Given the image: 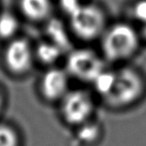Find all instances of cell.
<instances>
[{"label": "cell", "mask_w": 146, "mask_h": 146, "mask_svg": "<svg viewBox=\"0 0 146 146\" xmlns=\"http://www.w3.org/2000/svg\"><path fill=\"white\" fill-rule=\"evenodd\" d=\"M110 112L129 111L146 99V73L135 63L108 66L90 87Z\"/></svg>", "instance_id": "obj_1"}, {"label": "cell", "mask_w": 146, "mask_h": 146, "mask_svg": "<svg viewBox=\"0 0 146 146\" xmlns=\"http://www.w3.org/2000/svg\"><path fill=\"white\" fill-rule=\"evenodd\" d=\"M96 48L109 66L132 63L144 48L138 27L126 18L112 20Z\"/></svg>", "instance_id": "obj_2"}, {"label": "cell", "mask_w": 146, "mask_h": 146, "mask_svg": "<svg viewBox=\"0 0 146 146\" xmlns=\"http://www.w3.org/2000/svg\"><path fill=\"white\" fill-rule=\"evenodd\" d=\"M76 45L96 46L111 22L107 9L101 2L87 0L64 18Z\"/></svg>", "instance_id": "obj_3"}, {"label": "cell", "mask_w": 146, "mask_h": 146, "mask_svg": "<svg viewBox=\"0 0 146 146\" xmlns=\"http://www.w3.org/2000/svg\"><path fill=\"white\" fill-rule=\"evenodd\" d=\"M62 65L73 82L90 88L109 66L92 45H74L66 52Z\"/></svg>", "instance_id": "obj_4"}, {"label": "cell", "mask_w": 146, "mask_h": 146, "mask_svg": "<svg viewBox=\"0 0 146 146\" xmlns=\"http://www.w3.org/2000/svg\"><path fill=\"white\" fill-rule=\"evenodd\" d=\"M100 102L90 87H72L56 106L60 120L71 129L86 124L97 118Z\"/></svg>", "instance_id": "obj_5"}, {"label": "cell", "mask_w": 146, "mask_h": 146, "mask_svg": "<svg viewBox=\"0 0 146 146\" xmlns=\"http://www.w3.org/2000/svg\"><path fill=\"white\" fill-rule=\"evenodd\" d=\"M73 81L62 65L45 68L39 77V97L48 104L57 106L73 87Z\"/></svg>", "instance_id": "obj_6"}, {"label": "cell", "mask_w": 146, "mask_h": 146, "mask_svg": "<svg viewBox=\"0 0 146 146\" xmlns=\"http://www.w3.org/2000/svg\"><path fill=\"white\" fill-rule=\"evenodd\" d=\"M7 67L13 74L23 76L33 69L35 62V47L25 38H15L5 51Z\"/></svg>", "instance_id": "obj_7"}, {"label": "cell", "mask_w": 146, "mask_h": 146, "mask_svg": "<svg viewBox=\"0 0 146 146\" xmlns=\"http://www.w3.org/2000/svg\"><path fill=\"white\" fill-rule=\"evenodd\" d=\"M20 10L24 18L35 23H47L56 16V0H20Z\"/></svg>", "instance_id": "obj_8"}, {"label": "cell", "mask_w": 146, "mask_h": 146, "mask_svg": "<svg viewBox=\"0 0 146 146\" xmlns=\"http://www.w3.org/2000/svg\"><path fill=\"white\" fill-rule=\"evenodd\" d=\"M66 52L51 41L45 39L35 46V62L45 68L62 65Z\"/></svg>", "instance_id": "obj_9"}, {"label": "cell", "mask_w": 146, "mask_h": 146, "mask_svg": "<svg viewBox=\"0 0 146 146\" xmlns=\"http://www.w3.org/2000/svg\"><path fill=\"white\" fill-rule=\"evenodd\" d=\"M74 130L76 139L83 144L96 143L102 135V127L97 118L76 127Z\"/></svg>", "instance_id": "obj_10"}, {"label": "cell", "mask_w": 146, "mask_h": 146, "mask_svg": "<svg viewBox=\"0 0 146 146\" xmlns=\"http://www.w3.org/2000/svg\"><path fill=\"white\" fill-rule=\"evenodd\" d=\"M126 19L133 23L137 27L146 24V0H132L127 8Z\"/></svg>", "instance_id": "obj_11"}, {"label": "cell", "mask_w": 146, "mask_h": 146, "mask_svg": "<svg viewBox=\"0 0 146 146\" xmlns=\"http://www.w3.org/2000/svg\"><path fill=\"white\" fill-rule=\"evenodd\" d=\"M19 28V22L15 15L4 12L0 15V37H11L16 34Z\"/></svg>", "instance_id": "obj_12"}, {"label": "cell", "mask_w": 146, "mask_h": 146, "mask_svg": "<svg viewBox=\"0 0 146 146\" xmlns=\"http://www.w3.org/2000/svg\"><path fill=\"white\" fill-rule=\"evenodd\" d=\"M18 136L12 127L0 125V146H17Z\"/></svg>", "instance_id": "obj_13"}, {"label": "cell", "mask_w": 146, "mask_h": 146, "mask_svg": "<svg viewBox=\"0 0 146 146\" xmlns=\"http://www.w3.org/2000/svg\"><path fill=\"white\" fill-rule=\"evenodd\" d=\"M138 29H139V32H140L142 43H143V46H144V48H145L146 47V24H145V25H143V26L138 27Z\"/></svg>", "instance_id": "obj_14"}, {"label": "cell", "mask_w": 146, "mask_h": 146, "mask_svg": "<svg viewBox=\"0 0 146 146\" xmlns=\"http://www.w3.org/2000/svg\"><path fill=\"white\" fill-rule=\"evenodd\" d=\"M1 105H2V97H1V94H0V108H1Z\"/></svg>", "instance_id": "obj_15"}]
</instances>
